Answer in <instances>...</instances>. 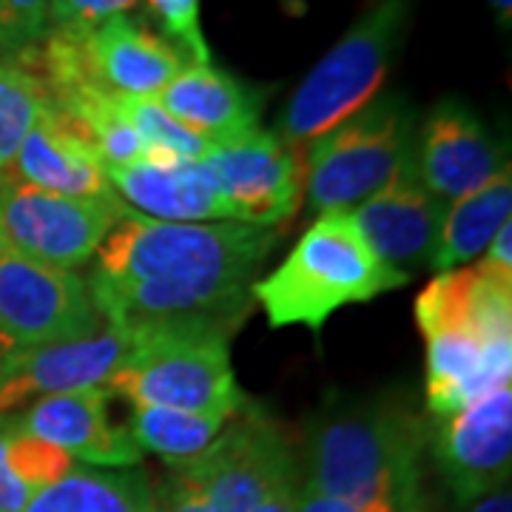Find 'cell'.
I'll use <instances>...</instances> for the list:
<instances>
[{
  "label": "cell",
  "mask_w": 512,
  "mask_h": 512,
  "mask_svg": "<svg viewBox=\"0 0 512 512\" xmlns=\"http://www.w3.org/2000/svg\"><path fill=\"white\" fill-rule=\"evenodd\" d=\"M402 285L407 276L367 248L350 214H322L274 274L251 285V296L271 328L305 325L319 333L330 313Z\"/></svg>",
  "instance_id": "cell-2"
},
{
  "label": "cell",
  "mask_w": 512,
  "mask_h": 512,
  "mask_svg": "<svg viewBox=\"0 0 512 512\" xmlns=\"http://www.w3.org/2000/svg\"><path fill=\"white\" fill-rule=\"evenodd\" d=\"M512 217V168L507 165L501 174H495L490 183L476 191L447 202L444 225L433 268L430 271H456L458 265L470 262L473 256L484 254L487 245L507 225Z\"/></svg>",
  "instance_id": "cell-22"
},
{
  "label": "cell",
  "mask_w": 512,
  "mask_h": 512,
  "mask_svg": "<svg viewBox=\"0 0 512 512\" xmlns=\"http://www.w3.org/2000/svg\"><path fill=\"white\" fill-rule=\"evenodd\" d=\"M433 458L456 504L510 484L512 382L433 421Z\"/></svg>",
  "instance_id": "cell-11"
},
{
  "label": "cell",
  "mask_w": 512,
  "mask_h": 512,
  "mask_svg": "<svg viewBox=\"0 0 512 512\" xmlns=\"http://www.w3.org/2000/svg\"><path fill=\"white\" fill-rule=\"evenodd\" d=\"M151 501L154 512H211L200 487L177 470L165 476L157 490H151Z\"/></svg>",
  "instance_id": "cell-31"
},
{
  "label": "cell",
  "mask_w": 512,
  "mask_h": 512,
  "mask_svg": "<svg viewBox=\"0 0 512 512\" xmlns=\"http://www.w3.org/2000/svg\"><path fill=\"white\" fill-rule=\"evenodd\" d=\"M296 467L288 439L265 413H242L217 441L177 473L191 478L211 512H251L282 473Z\"/></svg>",
  "instance_id": "cell-12"
},
{
  "label": "cell",
  "mask_w": 512,
  "mask_h": 512,
  "mask_svg": "<svg viewBox=\"0 0 512 512\" xmlns=\"http://www.w3.org/2000/svg\"><path fill=\"white\" fill-rule=\"evenodd\" d=\"M413 163L421 185L441 202L476 191L510 165L484 123L461 100H441L427 114L416 131Z\"/></svg>",
  "instance_id": "cell-16"
},
{
  "label": "cell",
  "mask_w": 512,
  "mask_h": 512,
  "mask_svg": "<svg viewBox=\"0 0 512 512\" xmlns=\"http://www.w3.org/2000/svg\"><path fill=\"white\" fill-rule=\"evenodd\" d=\"M106 180L120 200L151 220H228L220 194L200 160L137 157L131 163L106 165Z\"/></svg>",
  "instance_id": "cell-18"
},
{
  "label": "cell",
  "mask_w": 512,
  "mask_h": 512,
  "mask_svg": "<svg viewBox=\"0 0 512 512\" xmlns=\"http://www.w3.org/2000/svg\"><path fill=\"white\" fill-rule=\"evenodd\" d=\"M32 490L20 481L6 461V433L0 430V512H23L32 501Z\"/></svg>",
  "instance_id": "cell-34"
},
{
  "label": "cell",
  "mask_w": 512,
  "mask_h": 512,
  "mask_svg": "<svg viewBox=\"0 0 512 512\" xmlns=\"http://www.w3.org/2000/svg\"><path fill=\"white\" fill-rule=\"evenodd\" d=\"M128 353L131 339L109 322L86 339L18 348L6 379L0 382V416H9L43 396L106 387Z\"/></svg>",
  "instance_id": "cell-15"
},
{
  "label": "cell",
  "mask_w": 512,
  "mask_h": 512,
  "mask_svg": "<svg viewBox=\"0 0 512 512\" xmlns=\"http://www.w3.org/2000/svg\"><path fill=\"white\" fill-rule=\"evenodd\" d=\"M493 274L512 279V222L501 225V231L495 234L493 242L487 245L484 259H481Z\"/></svg>",
  "instance_id": "cell-35"
},
{
  "label": "cell",
  "mask_w": 512,
  "mask_h": 512,
  "mask_svg": "<svg viewBox=\"0 0 512 512\" xmlns=\"http://www.w3.org/2000/svg\"><path fill=\"white\" fill-rule=\"evenodd\" d=\"M148 6L177 49H185L194 63H211V49L200 26V0H148Z\"/></svg>",
  "instance_id": "cell-29"
},
{
  "label": "cell",
  "mask_w": 512,
  "mask_h": 512,
  "mask_svg": "<svg viewBox=\"0 0 512 512\" xmlns=\"http://www.w3.org/2000/svg\"><path fill=\"white\" fill-rule=\"evenodd\" d=\"M299 490L302 484L296 478V467H291L262 493L251 512H299Z\"/></svg>",
  "instance_id": "cell-33"
},
{
  "label": "cell",
  "mask_w": 512,
  "mask_h": 512,
  "mask_svg": "<svg viewBox=\"0 0 512 512\" xmlns=\"http://www.w3.org/2000/svg\"><path fill=\"white\" fill-rule=\"evenodd\" d=\"M6 433V461L12 467V473L32 490L40 493L46 487H52L55 481L69 476L74 467V458L63 453L60 447L49 444V441L35 439V436H23V433H12L6 427H0Z\"/></svg>",
  "instance_id": "cell-27"
},
{
  "label": "cell",
  "mask_w": 512,
  "mask_h": 512,
  "mask_svg": "<svg viewBox=\"0 0 512 512\" xmlns=\"http://www.w3.org/2000/svg\"><path fill=\"white\" fill-rule=\"evenodd\" d=\"M274 228L242 222H163L123 208L97 251L106 279H248L274 251Z\"/></svg>",
  "instance_id": "cell-3"
},
{
  "label": "cell",
  "mask_w": 512,
  "mask_h": 512,
  "mask_svg": "<svg viewBox=\"0 0 512 512\" xmlns=\"http://www.w3.org/2000/svg\"><path fill=\"white\" fill-rule=\"evenodd\" d=\"M421 421L393 404L325 410L308 433V487L348 504L421 501Z\"/></svg>",
  "instance_id": "cell-1"
},
{
  "label": "cell",
  "mask_w": 512,
  "mask_h": 512,
  "mask_svg": "<svg viewBox=\"0 0 512 512\" xmlns=\"http://www.w3.org/2000/svg\"><path fill=\"white\" fill-rule=\"evenodd\" d=\"M490 6H493L495 20H498V26H504V29H510V20H512V0H490Z\"/></svg>",
  "instance_id": "cell-38"
},
{
  "label": "cell",
  "mask_w": 512,
  "mask_h": 512,
  "mask_svg": "<svg viewBox=\"0 0 512 512\" xmlns=\"http://www.w3.org/2000/svg\"><path fill=\"white\" fill-rule=\"evenodd\" d=\"M120 109L126 114L131 128L146 146V157L163 160H202L211 143L194 134L191 128L177 123L168 111L157 103V97H120Z\"/></svg>",
  "instance_id": "cell-26"
},
{
  "label": "cell",
  "mask_w": 512,
  "mask_h": 512,
  "mask_svg": "<svg viewBox=\"0 0 512 512\" xmlns=\"http://www.w3.org/2000/svg\"><path fill=\"white\" fill-rule=\"evenodd\" d=\"M106 387L74 390L43 396L26 404L23 413L0 416V427L49 441L69 453L74 461L100 470H126L137 467L143 450L131 441L126 427H114L109 421Z\"/></svg>",
  "instance_id": "cell-13"
},
{
  "label": "cell",
  "mask_w": 512,
  "mask_h": 512,
  "mask_svg": "<svg viewBox=\"0 0 512 512\" xmlns=\"http://www.w3.org/2000/svg\"><path fill=\"white\" fill-rule=\"evenodd\" d=\"M458 512H512L510 484L498 487L493 493L478 495V498L467 501V504H458Z\"/></svg>",
  "instance_id": "cell-36"
},
{
  "label": "cell",
  "mask_w": 512,
  "mask_h": 512,
  "mask_svg": "<svg viewBox=\"0 0 512 512\" xmlns=\"http://www.w3.org/2000/svg\"><path fill=\"white\" fill-rule=\"evenodd\" d=\"M299 512H424L421 501H376V504H348L339 498L316 493L308 484L299 490Z\"/></svg>",
  "instance_id": "cell-32"
},
{
  "label": "cell",
  "mask_w": 512,
  "mask_h": 512,
  "mask_svg": "<svg viewBox=\"0 0 512 512\" xmlns=\"http://www.w3.org/2000/svg\"><path fill=\"white\" fill-rule=\"evenodd\" d=\"M416 109L402 94H379L345 123L308 143L305 188L308 208L350 214L416 157Z\"/></svg>",
  "instance_id": "cell-5"
},
{
  "label": "cell",
  "mask_w": 512,
  "mask_h": 512,
  "mask_svg": "<svg viewBox=\"0 0 512 512\" xmlns=\"http://www.w3.org/2000/svg\"><path fill=\"white\" fill-rule=\"evenodd\" d=\"M447 202L433 197L416 174V163L404 168L396 180L376 191L370 200L350 211V220L367 248L387 268L410 279L413 271L433 268L439 251L441 225Z\"/></svg>",
  "instance_id": "cell-14"
},
{
  "label": "cell",
  "mask_w": 512,
  "mask_h": 512,
  "mask_svg": "<svg viewBox=\"0 0 512 512\" xmlns=\"http://www.w3.org/2000/svg\"><path fill=\"white\" fill-rule=\"evenodd\" d=\"M407 18V0H379L367 9L296 86L279 114L276 137L291 148L308 146L376 100L399 55Z\"/></svg>",
  "instance_id": "cell-4"
},
{
  "label": "cell",
  "mask_w": 512,
  "mask_h": 512,
  "mask_svg": "<svg viewBox=\"0 0 512 512\" xmlns=\"http://www.w3.org/2000/svg\"><path fill=\"white\" fill-rule=\"evenodd\" d=\"M3 171H9L18 183L63 197H94L111 191L100 154L52 106H46L12 165Z\"/></svg>",
  "instance_id": "cell-21"
},
{
  "label": "cell",
  "mask_w": 512,
  "mask_h": 512,
  "mask_svg": "<svg viewBox=\"0 0 512 512\" xmlns=\"http://www.w3.org/2000/svg\"><path fill=\"white\" fill-rule=\"evenodd\" d=\"M15 353H18V345H15L12 339H6V336L0 333V382L6 379V373H9V365H12Z\"/></svg>",
  "instance_id": "cell-37"
},
{
  "label": "cell",
  "mask_w": 512,
  "mask_h": 512,
  "mask_svg": "<svg viewBox=\"0 0 512 512\" xmlns=\"http://www.w3.org/2000/svg\"><path fill=\"white\" fill-rule=\"evenodd\" d=\"M200 163L220 194L228 222L274 228L296 214L305 163L274 131L256 128L239 140L211 146Z\"/></svg>",
  "instance_id": "cell-10"
},
{
  "label": "cell",
  "mask_w": 512,
  "mask_h": 512,
  "mask_svg": "<svg viewBox=\"0 0 512 512\" xmlns=\"http://www.w3.org/2000/svg\"><path fill=\"white\" fill-rule=\"evenodd\" d=\"M126 202L114 191L63 197L0 171V242L35 262L74 271L97 256Z\"/></svg>",
  "instance_id": "cell-8"
},
{
  "label": "cell",
  "mask_w": 512,
  "mask_h": 512,
  "mask_svg": "<svg viewBox=\"0 0 512 512\" xmlns=\"http://www.w3.org/2000/svg\"><path fill=\"white\" fill-rule=\"evenodd\" d=\"M248 279H106L92 274L94 305L128 339L168 330H214L231 336L251 311Z\"/></svg>",
  "instance_id": "cell-7"
},
{
  "label": "cell",
  "mask_w": 512,
  "mask_h": 512,
  "mask_svg": "<svg viewBox=\"0 0 512 512\" xmlns=\"http://www.w3.org/2000/svg\"><path fill=\"white\" fill-rule=\"evenodd\" d=\"M106 390L131 404L222 419L248 407L231 370L228 336L214 330H168L131 339V353Z\"/></svg>",
  "instance_id": "cell-6"
},
{
  "label": "cell",
  "mask_w": 512,
  "mask_h": 512,
  "mask_svg": "<svg viewBox=\"0 0 512 512\" xmlns=\"http://www.w3.org/2000/svg\"><path fill=\"white\" fill-rule=\"evenodd\" d=\"M23 512H154V501L140 467H74L69 476L32 495Z\"/></svg>",
  "instance_id": "cell-23"
},
{
  "label": "cell",
  "mask_w": 512,
  "mask_h": 512,
  "mask_svg": "<svg viewBox=\"0 0 512 512\" xmlns=\"http://www.w3.org/2000/svg\"><path fill=\"white\" fill-rule=\"evenodd\" d=\"M49 106V92L23 60H0V171L15 154Z\"/></svg>",
  "instance_id": "cell-25"
},
{
  "label": "cell",
  "mask_w": 512,
  "mask_h": 512,
  "mask_svg": "<svg viewBox=\"0 0 512 512\" xmlns=\"http://www.w3.org/2000/svg\"><path fill=\"white\" fill-rule=\"evenodd\" d=\"M421 336L470 333L490 342H512V279L484 262L439 274L416 299Z\"/></svg>",
  "instance_id": "cell-17"
},
{
  "label": "cell",
  "mask_w": 512,
  "mask_h": 512,
  "mask_svg": "<svg viewBox=\"0 0 512 512\" xmlns=\"http://www.w3.org/2000/svg\"><path fill=\"white\" fill-rule=\"evenodd\" d=\"M157 103L211 146L251 134L262 117V94L211 63L185 66L157 94Z\"/></svg>",
  "instance_id": "cell-19"
},
{
  "label": "cell",
  "mask_w": 512,
  "mask_h": 512,
  "mask_svg": "<svg viewBox=\"0 0 512 512\" xmlns=\"http://www.w3.org/2000/svg\"><path fill=\"white\" fill-rule=\"evenodd\" d=\"M225 421L228 419H222V416H202V413L171 410V407L131 404L126 430L140 450L160 456L165 464H171L177 470V467L202 456L217 441Z\"/></svg>",
  "instance_id": "cell-24"
},
{
  "label": "cell",
  "mask_w": 512,
  "mask_h": 512,
  "mask_svg": "<svg viewBox=\"0 0 512 512\" xmlns=\"http://www.w3.org/2000/svg\"><path fill=\"white\" fill-rule=\"evenodd\" d=\"M103 328L89 282L0 242V333L18 348L86 339Z\"/></svg>",
  "instance_id": "cell-9"
},
{
  "label": "cell",
  "mask_w": 512,
  "mask_h": 512,
  "mask_svg": "<svg viewBox=\"0 0 512 512\" xmlns=\"http://www.w3.org/2000/svg\"><path fill=\"white\" fill-rule=\"evenodd\" d=\"M94 74L120 97H157L185 69V52L126 15L86 35Z\"/></svg>",
  "instance_id": "cell-20"
},
{
  "label": "cell",
  "mask_w": 512,
  "mask_h": 512,
  "mask_svg": "<svg viewBox=\"0 0 512 512\" xmlns=\"http://www.w3.org/2000/svg\"><path fill=\"white\" fill-rule=\"evenodd\" d=\"M49 32V0H0V55H20Z\"/></svg>",
  "instance_id": "cell-28"
},
{
  "label": "cell",
  "mask_w": 512,
  "mask_h": 512,
  "mask_svg": "<svg viewBox=\"0 0 512 512\" xmlns=\"http://www.w3.org/2000/svg\"><path fill=\"white\" fill-rule=\"evenodd\" d=\"M137 0H49V29L89 35L106 20L126 15Z\"/></svg>",
  "instance_id": "cell-30"
}]
</instances>
